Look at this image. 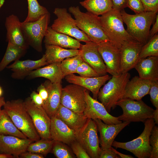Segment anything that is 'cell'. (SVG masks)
Instances as JSON below:
<instances>
[{"instance_id": "cell-3", "label": "cell", "mask_w": 158, "mask_h": 158, "mask_svg": "<svg viewBox=\"0 0 158 158\" xmlns=\"http://www.w3.org/2000/svg\"><path fill=\"white\" fill-rule=\"evenodd\" d=\"M99 18L106 35L118 48L125 42L134 40L124 28L120 11L112 9Z\"/></svg>"}, {"instance_id": "cell-45", "label": "cell", "mask_w": 158, "mask_h": 158, "mask_svg": "<svg viewBox=\"0 0 158 158\" xmlns=\"http://www.w3.org/2000/svg\"><path fill=\"white\" fill-rule=\"evenodd\" d=\"M30 97L35 105L39 107H42L44 101L38 93L34 91H32L30 94Z\"/></svg>"}, {"instance_id": "cell-15", "label": "cell", "mask_w": 158, "mask_h": 158, "mask_svg": "<svg viewBox=\"0 0 158 158\" xmlns=\"http://www.w3.org/2000/svg\"><path fill=\"white\" fill-rule=\"evenodd\" d=\"M79 50L83 61L90 66L100 76L107 74L106 65L98 49V44L91 41L81 44Z\"/></svg>"}, {"instance_id": "cell-1", "label": "cell", "mask_w": 158, "mask_h": 158, "mask_svg": "<svg viewBox=\"0 0 158 158\" xmlns=\"http://www.w3.org/2000/svg\"><path fill=\"white\" fill-rule=\"evenodd\" d=\"M120 12L129 34L134 40L144 44H146L150 38V27L155 19L157 13L145 11L131 15L126 13L124 9Z\"/></svg>"}, {"instance_id": "cell-30", "label": "cell", "mask_w": 158, "mask_h": 158, "mask_svg": "<svg viewBox=\"0 0 158 158\" xmlns=\"http://www.w3.org/2000/svg\"><path fill=\"white\" fill-rule=\"evenodd\" d=\"M80 4L87 12L98 16L112 9L111 0H84Z\"/></svg>"}, {"instance_id": "cell-52", "label": "cell", "mask_w": 158, "mask_h": 158, "mask_svg": "<svg viewBox=\"0 0 158 158\" xmlns=\"http://www.w3.org/2000/svg\"><path fill=\"white\" fill-rule=\"evenodd\" d=\"M14 157L13 156L4 153H0V158H13Z\"/></svg>"}, {"instance_id": "cell-23", "label": "cell", "mask_w": 158, "mask_h": 158, "mask_svg": "<svg viewBox=\"0 0 158 158\" xmlns=\"http://www.w3.org/2000/svg\"><path fill=\"white\" fill-rule=\"evenodd\" d=\"M151 84V81L135 76L128 82L123 98L142 100L144 96L149 94Z\"/></svg>"}, {"instance_id": "cell-18", "label": "cell", "mask_w": 158, "mask_h": 158, "mask_svg": "<svg viewBox=\"0 0 158 158\" xmlns=\"http://www.w3.org/2000/svg\"><path fill=\"white\" fill-rule=\"evenodd\" d=\"M33 142L28 138L0 134V152L18 158L21 154L27 151L28 145Z\"/></svg>"}, {"instance_id": "cell-19", "label": "cell", "mask_w": 158, "mask_h": 158, "mask_svg": "<svg viewBox=\"0 0 158 158\" xmlns=\"http://www.w3.org/2000/svg\"><path fill=\"white\" fill-rule=\"evenodd\" d=\"M5 25L7 31L6 41L26 50L29 45L23 35L22 22L18 17L14 14L9 15L6 18Z\"/></svg>"}, {"instance_id": "cell-21", "label": "cell", "mask_w": 158, "mask_h": 158, "mask_svg": "<svg viewBox=\"0 0 158 158\" xmlns=\"http://www.w3.org/2000/svg\"><path fill=\"white\" fill-rule=\"evenodd\" d=\"M51 120L50 133L52 140L69 145L76 140L75 131L55 116L51 117Z\"/></svg>"}, {"instance_id": "cell-6", "label": "cell", "mask_w": 158, "mask_h": 158, "mask_svg": "<svg viewBox=\"0 0 158 158\" xmlns=\"http://www.w3.org/2000/svg\"><path fill=\"white\" fill-rule=\"evenodd\" d=\"M144 123V129L138 137L127 142L114 140L112 146L128 151L138 158H149L152 151L150 137L152 130L155 123L153 118L147 119Z\"/></svg>"}, {"instance_id": "cell-34", "label": "cell", "mask_w": 158, "mask_h": 158, "mask_svg": "<svg viewBox=\"0 0 158 158\" xmlns=\"http://www.w3.org/2000/svg\"><path fill=\"white\" fill-rule=\"evenodd\" d=\"M54 141L52 139H41L30 144L27 151L46 156L51 152Z\"/></svg>"}, {"instance_id": "cell-10", "label": "cell", "mask_w": 158, "mask_h": 158, "mask_svg": "<svg viewBox=\"0 0 158 158\" xmlns=\"http://www.w3.org/2000/svg\"><path fill=\"white\" fill-rule=\"evenodd\" d=\"M97 130L95 121L87 118L83 127L77 132L76 140L91 158H99L101 151Z\"/></svg>"}, {"instance_id": "cell-11", "label": "cell", "mask_w": 158, "mask_h": 158, "mask_svg": "<svg viewBox=\"0 0 158 158\" xmlns=\"http://www.w3.org/2000/svg\"><path fill=\"white\" fill-rule=\"evenodd\" d=\"M24 104L40 138L51 139L50 133L51 118L42 107L35 105L30 97L26 99Z\"/></svg>"}, {"instance_id": "cell-35", "label": "cell", "mask_w": 158, "mask_h": 158, "mask_svg": "<svg viewBox=\"0 0 158 158\" xmlns=\"http://www.w3.org/2000/svg\"><path fill=\"white\" fill-rule=\"evenodd\" d=\"M83 61L80 54L74 56L67 58L63 60L61 63V67L64 77L75 73L77 68Z\"/></svg>"}, {"instance_id": "cell-29", "label": "cell", "mask_w": 158, "mask_h": 158, "mask_svg": "<svg viewBox=\"0 0 158 158\" xmlns=\"http://www.w3.org/2000/svg\"><path fill=\"white\" fill-rule=\"evenodd\" d=\"M45 52L44 54L48 64L61 62L65 59L79 54L78 49H67L59 46L45 45Z\"/></svg>"}, {"instance_id": "cell-41", "label": "cell", "mask_w": 158, "mask_h": 158, "mask_svg": "<svg viewBox=\"0 0 158 158\" xmlns=\"http://www.w3.org/2000/svg\"><path fill=\"white\" fill-rule=\"evenodd\" d=\"M149 94L152 104L156 108H158V80L151 81Z\"/></svg>"}, {"instance_id": "cell-50", "label": "cell", "mask_w": 158, "mask_h": 158, "mask_svg": "<svg viewBox=\"0 0 158 158\" xmlns=\"http://www.w3.org/2000/svg\"><path fill=\"white\" fill-rule=\"evenodd\" d=\"M111 150L115 153L117 155L119 156L120 157V158H134L132 156L127 154H124L122 153H121L120 152H118L113 148L112 146L111 147Z\"/></svg>"}, {"instance_id": "cell-53", "label": "cell", "mask_w": 158, "mask_h": 158, "mask_svg": "<svg viewBox=\"0 0 158 158\" xmlns=\"http://www.w3.org/2000/svg\"><path fill=\"white\" fill-rule=\"evenodd\" d=\"M5 103L4 98L3 97H0V111L1 107L4 106Z\"/></svg>"}, {"instance_id": "cell-39", "label": "cell", "mask_w": 158, "mask_h": 158, "mask_svg": "<svg viewBox=\"0 0 158 158\" xmlns=\"http://www.w3.org/2000/svg\"><path fill=\"white\" fill-rule=\"evenodd\" d=\"M75 73L79 74L81 76L85 77L100 76L90 66L83 61L77 68Z\"/></svg>"}, {"instance_id": "cell-14", "label": "cell", "mask_w": 158, "mask_h": 158, "mask_svg": "<svg viewBox=\"0 0 158 158\" xmlns=\"http://www.w3.org/2000/svg\"><path fill=\"white\" fill-rule=\"evenodd\" d=\"M85 98L86 104L83 114L87 118L93 120L99 119L108 124H118L122 122L118 120V117L109 114L101 102L92 97L87 90L85 92Z\"/></svg>"}, {"instance_id": "cell-24", "label": "cell", "mask_w": 158, "mask_h": 158, "mask_svg": "<svg viewBox=\"0 0 158 158\" xmlns=\"http://www.w3.org/2000/svg\"><path fill=\"white\" fill-rule=\"evenodd\" d=\"M43 84L48 90V95L42 107L51 118L54 116L61 104L62 86L61 83H53L49 80Z\"/></svg>"}, {"instance_id": "cell-51", "label": "cell", "mask_w": 158, "mask_h": 158, "mask_svg": "<svg viewBox=\"0 0 158 158\" xmlns=\"http://www.w3.org/2000/svg\"><path fill=\"white\" fill-rule=\"evenodd\" d=\"M153 118L154 119L155 124H158V108L154 110L153 114Z\"/></svg>"}, {"instance_id": "cell-54", "label": "cell", "mask_w": 158, "mask_h": 158, "mask_svg": "<svg viewBox=\"0 0 158 158\" xmlns=\"http://www.w3.org/2000/svg\"><path fill=\"white\" fill-rule=\"evenodd\" d=\"M2 94L3 90L1 87L0 86V97L2 95Z\"/></svg>"}, {"instance_id": "cell-5", "label": "cell", "mask_w": 158, "mask_h": 158, "mask_svg": "<svg viewBox=\"0 0 158 158\" xmlns=\"http://www.w3.org/2000/svg\"><path fill=\"white\" fill-rule=\"evenodd\" d=\"M130 78L128 72L118 76H112L108 82L100 88L97 98L109 113L116 107V103L123 98L128 82Z\"/></svg>"}, {"instance_id": "cell-25", "label": "cell", "mask_w": 158, "mask_h": 158, "mask_svg": "<svg viewBox=\"0 0 158 158\" xmlns=\"http://www.w3.org/2000/svg\"><path fill=\"white\" fill-rule=\"evenodd\" d=\"M45 45H52L65 48L80 49L81 44L78 40L54 30L48 26L44 36Z\"/></svg>"}, {"instance_id": "cell-22", "label": "cell", "mask_w": 158, "mask_h": 158, "mask_svg": "<svg viewBox=\"0 0 158 158\" xmlns=\"http://www.w3.org/2000/svg\"><path fill=\"white\" fill-rule=\"evenodd\" d=\"M48 65L45 56L44 54L41 59L37 60H17L7 66V68L13 71L11 76L13 78L21 79L28 76L32 71Z\"/></svg>"}, {"instance_id": "cell-42", "label": "cell", "mask_w": 158, "mask_h": 158, "mask_svg": "<svg viewBox=\"0 0 158 158\" xmlns=\"http://www.w3.org/2000/svg\"><path fill=\"white\" fill-rule=\"evenodd\" d=\"M127 7L133 11L135 14L145 11L140 0H127Z\"/></svg>"}, {"instance_id": "cell-31", "label": "cell", "mask_w": 158, "mask_h": 158, "mask_svg": "<svg viewBox=\"0 0 158 158\" xmlns=\"http://www.w3.org/2000/svg\"><path fill=\"white\" fill-rule=\"evenodd\" d=\"M0 134L28 138L16 127L4 109L0 111Z\"/></svg>"}, {"instance_id": "cell-13", "label": "cell", "mask_w": 158, "mask_h": 158, "mask_svg": "<svg viewBox=\"0 0 158 158\" xmlns=\"http://www.w3.org/2000/svg\"><path fill=\"white\" fill-rule=\"evenodd\" d=\"M98 51L106 65L107 73L112 76H118L121 72L120 49L110 41L98 44Z\"/></svg>"}, {"instance_id": "cell-17", "label": "cell", "mask_w": 158, "mask_h": 158, "mask_svg": "<svg viewBox=\"0 0 158 158\" xmlns=\"http://www.w3.org/2000/svg\"><path fill=\"white\" fill-rule=\"evenodd\" d=\"M94 120L96 123L99 133V143L102 149L111 148L118 133L130 123L124 121L118 124H108L104 123L99 119Z\"/></svg>"}, {"instance_id": "cell-32", "label": "cell", "mask_w": 158, "mask_h": 158, "mask_svg": "<svg viewBox=\"0 0 158 158\" xmlns=\"http://www.w3.org/2000/svg\"><path fill=\"white\" fill-rule=\"evenodd\" d=\"M26 50L8 42L5 54L0 62V71L4 70L11 62L19 60L25 54Z\"/></svg>"}, {"instance_id": "cell-49", "label": "cell", "mask_w": 158, "mask_h": 158, "mask_svg": "<svg viewBox=\"0 0 158 158\" xmlns=\"http://www.w3.org/2000/svg\"><path fill=\"white\" fill-rule=\"evenodd\" d=\"M155 22L152 28L150 30V38L157 34L158 32V15L157 14Z\"/></svg>"}, {"instance_id": "cell-7", "label": "cell", "mask_w": 158, "mask_h": 158, "mask_svg": "<svg viewBox=\"0 0 158 158\" xmlns=\"http://www.w3.org/2000/svg\"><path fill=\"white\" fill-rule=\"evenodd\" d=\"M116 105L123 110L122 114L118 117V120L122 121L144 123L147 119L153 117L154 110L142 100L123 98L117 102Z\"/></svg>"}, {"instance_id": "cell-40", "label": "cell", "mask_w": 158, "mask_h": 158, "mask_svg": "<svg viewBox=\"0 0 158 158\" xmlns=\"http://www.w3.org/2000/svg\"><path fill=\"white\" fill-rule=\"evenodd\" d=\"M70 145L73 153L77 158H90L83 146L77 140L73 142Z\"/></svg>"}, {"instance_id": "cell-28", "label": "cell", "mask_w": 158, "mask_h": 158, "mask_svg": "<svg viewBox=\"0 0 158 158\" xmlns=\"http://www.w3.org/2000/svg\"><path fill=\"white\" fill-rule=\"evenodd\" d=\"M61 63H52L37 68L32 71L28 76V77L29 79L43 77L53 83H61L65 77L61 70Z\"/></svg>"}, {"instance_id": "cell-27", "label": "cell", "mask_w": 158, "mask_h": 158, "mask_svg": "<svg viewBox=\"0 0 158 158\" xmlns=\"http://www.w3.org/2000/svg\"><path fill=\"white\" fill-rule=\"evenodd\" d=\"M134 68L140 78L151 81L158 80V56L140 59Z\"/></svg>"}, {"instance_id": "cell-4", "label": "cell", "mask_w": 158, "mask_h": 158, "mask_svg": "<svg viewBox=\"0 0 158 158\" xmlns=\"http://www.w3.org/2000/svg\"><path fill=\"white\" fill-rule=\"evenodd\" d=\"M68 11L75 18L77 27L91 41L98 44L110 41L102 29L99 16L87 11L82 12L78 6H71Z\"/></svg>"}, {"instance_id": "cell-44", "label": "cell", "mask_w": 158, "mask_h": 158, "mask_svg": "<svg viewBox=\"0 0 158 158\" xmlns=\"http://www.w3.org/2000/svg\"><path fill=\"white\" fill-rule=\"evenodd\" d=\"M120 158L111 148L102 149L99 158Z\"/></svg>"}, {"instance_id": "cell-12", "label": "cell", "mask_w": 158, "mask_h": 158, "mask_svg": "<svg viewBox=\"0 0 158 158\" xmlns=\"http://www.w3.org/2000/svg\"><path fill=\"white\" fill-rule=\"evenodd\" d=\"M62 88L61 104L78 113L83 114L85 108V88L74 84Z\"/></svg>"}, {"instance_id": "cell-43", "label": "cell", "mask_w": 158, "mask_h": 158, "mask_svg": "<svg viewBox=\"0 0 158 158\" xmlns=\"http://www.w3.org/2000/svg\"><path fill=\"white\" fill-rule=\"evenodd\" d=\"M145 11L157 13L158 11V0H140Z\"/></svg>"}, {"instance_id": "cell-33", "label": "cell", "mask_w": 158, "mask_h": 158, "mask_svg": "<svg viewBox=\"0 0 158 158\" xmlns=\"http://www.w3.org/2000/svg\"><path fill=\"white\" fill-rule=\"evenodd\" d=\"M27 1L28 14L23 22L34 21L49 12L45 7L39 4L37 0H27Z\"/></svg>"}, {"instance_id": "cell-48", "label": "cell", "mask_w": 158, "mask_h": 158, "mask_svg": "<svg viewBox=\"0 0 158 158\" xmlns=\"http://www.w3.org/2000/svg\"><path fill=\"white\" fill-rule=\"evenodd\" d=\"M19 157L21 158H43L44 156L41 154L35 153L26 151L19 156Z\"/></svg>"}, {"instance_id": "cell-38", "label": "cell", "mask_w": 158, "mask_h": 158, "mask_svg": "<svg viewBox=\"0 0 158 158\" xmlns=\"http://www.w3.org/2000/svg\"><path fill=\"white\" fill-rule=\"evenodd\" d=\"M149 142L152 151L149 158H158V127L154 125L151 132Z\"/></svg>"}, {"instance_id": "cell-9", "label": "cell", "mask_w": 158, "mask_h": 158, "mask_svg": "<svg viewBox=\"0 0 158 158\" xmlns=\"http://www.w3.org/2000/svg\"><path fill=\"white\" fill-rule=\"evenodd\" d=\"M56 16L51 26L56 31L73 37L80 42L91 41L87 35L76 25L75 21L65 8H56L53 12Z\"/></svg>"}, {"instance_id": "cell-46", "label": "cell", "mask_w": 158, "mask_h": 158, "mask_svg": "<svg viewBox=\"0 0 158 158\" xmlns=\"http://www.w3.org/2000/svg\"><path fill=\"white\" fill-rule=\"evenodd\" d=\"M127 0H111L112 9L121 11L127 7Z\"/></svg>"}, {"instance_id": "cell-26", "label": "cell", "mask_w": 158, "mask_h": 158, "mask_svg": "<svg viewBox=\"0 0 158 158\" xmlns=\"http://www.w3.org/2000/svg\"><path fill=\"white\" fill-rule=\"evenodd\" d=\"M54 116L76 132L83 127L87 119L83 113L75 112L61 104Z\"/></svg>"}, {"instance_id": "cell-8", "label": "cell", "mask_w": 158, "mask_h": 158, "mask_svg": "<svg viewBox=\"0 0 158 158\" xmlns=\"http://www.w3.org/2000/svg\"><path fill=\"white\" fill-rule=\"evenodd\" d=\"M50 20V14L48 12L34 21L22 22V30L27 43L38 52L42 51V41Z\"/></svg>"}, {"instance_id": "cell-20", "label": "cell", "mask_w": 158, "mask_h": 158, "mask_svg": "<svg viewBox=\"0 0 158 158\" xmlns=\"http://www.w3.org/2000/svg\"><path fill=\"white\" fill-rule=\"evenodd\" d=\"M65 77L68 82L79 85L90 91L93 94V98L97 99L101 87L111 78L107 74L97 77H85L74 74Z\"/></svg>"}, {"instance_id": "cell-16", "label": "cell", "mask_w": 158, "mask_h": 158, "mask_svg": "<svg viewBox=\"0 0 158 158\" xmlns=\"http://www.w3.org/2000/svg\"><path fill=\"white\" fill-rule=\"evenodd\" d=\"M144 44L134 40L124 42L120 48L121 73L134 68L138 62L141 49Z\"/></svg>"}, {"instance_id": "cell-37", "label": "cell", "mask_w": 158, "mask_h": 158, "mask_svg": "<svg viewBox=\"0 0 158 158\" xmlns=\"http://www.w3.org/2000/svg\"><path fill=\"white\" fill-rule=\"evenodd\" d=\"M51 152L57 158L75 157L67 146L65 144L58 141L54 140Z\"/></svg>"}, {"instance_id": "cell-47", "label": "cell", "mask_w": 158, "mask_h": 158, "mask_svg": "<svg viewBox=\"0 0 158 158\" xmlns=\"http://www.w3.org/2000/svg\"><path fill=\"white\" fill-rule=\"evenodd\" d=\"M37 91L43 99L44 103L47 100L48 97V92L47 89L43 83H42L38 87Z\"/></svg>"}, {"instance_id": "cell-2", "label": "cell", "mask_w": 158, "mask_h": 158, "mask_svg": "<svg viewBox=\"0 0 158 158\" xmlns=\"http://www.w3.org/2000/svg\"><path fill=\"white\" fill-rule=\"evenodd\" d=\"M4 109L16 127L28 138L33 142L40 139L32 120L21 99L8 101L4 106Z\"/></svg>"}, {"instance_id": "cell-36", "label": "cell", "mask_w": 158, "mask_h": 158, "mask_svg": "<svg viewBox=\"0 0 158 158\" xmlns=\"http://www.w3.org/2000/svg\"><path fill=\"white\" fill-rule=\"evenodd\" d=\"M150 56H158L157 33L150 38L147 42L142 46L140 53L139 58Z\"/></svg>"}]
</instances>
